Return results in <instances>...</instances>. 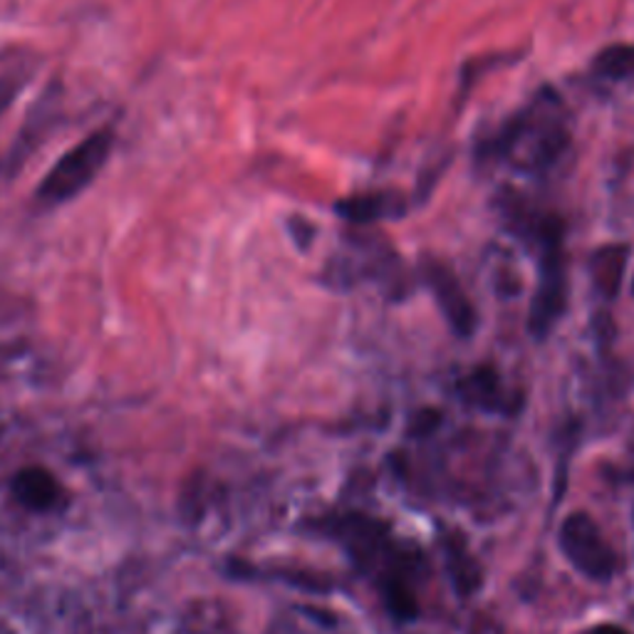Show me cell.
I'll return each mask as SVG.
<instances>
[{
	"instance_id": "8",
	"label": "cell",
	"mask_w": 634,
	"mask_h": 634,
	"mask_svg": "<svg viewBox=\"0 0 634 634\" xmlns=\"http://www.w3.org/2000/svg\"><path fill=\"white\" fill-rule=\"evenodd\" d=\"M630 251L627 245L612 243L602 245L590 258V277L598 293L608 300H614L620 295V287L624 281V267H627Z\"/></svg>"
},
{
	"instance_id": "1",
	"label": "cell",
	"mask_w": 634,
	"mask_h": 634,
	"mask_svg": "<svg viewBox=\"0 0 634 634\" xmlns=\"http://www.w3.org/2000/svg\"><path fill=\"white\" fill-rule=\"evenodd\" d=\"M540 241V281L528 313V332L545 340L565 313V261H562V221L543 218L535 228Z\"/></svg>"
},
{
	"instance_id": "11",
	"label": "cell",
	"mask_w": 634,
	"mask_h": 634,
	"mask_svg": "<svg viewBox=\"0 0 634 634\" xmlns=\"http://www.w3.org/2000/svg\"><path fill=\"white\" fill-rule=\"evenodd\" d=\"M380 592L386 612H390L396 622H414L419 617V602H416L412 588L406 584L402 575H386L380 582Z\"/></svg>"
},
{
	"instance_id": "12",
	"label": "cell",
	"mask_w": 634,
	"mask_h": 634,
	"mask_svg": "<svg viewBox=\"0 0 634 634\" xmlns=\"http://www.w3.org/2000/svg\"><path fill=\"white\" fill-rule=\"evenodd\" d=\"M592 69L604 79H622L634 77V45H610L600 50V55L592 59Z\"/></svg>"
},
{
	"instance_id": "2",
	"label": "cell",
	"mask_w": 634,
	"mask_h": 634,
	"mask_svg": "<svg viewBox=\"0 0 634 634\" xmlns=\"http://www.w3.org/2000/svg\"><path fill=\"white\" fill-rule=\"evenodd\" d=\"M112 144L114 134L109 129H99V132L89 134L85 142L69 149L40 182L37 201L43 206H57L85 192L95 182V176L102 172Z\"/></svg>"
},
{
	"instance_id": "6",
	"label": "cell",
	"mask_w": 634,
	"mask_h": 634,
	"mask_svg": "<svg viewBox=\"0 0 634 634\" xmlns=\"http://www.w3.org/2000/svg\"><path fill=\"white\" fill-rule=\"evenodd\" d=\"M10 491H13L15 501L25 505L28 511H50L59 503L63 485H59L55 476L43 469V466H25V469H20L13 476Z\"/></svg>"
},
{
	"instance_id": "17",
	"label": "cell",
	"mask_w": 634,
	"mask_h": 634,
	"mask_svg": "<svg viewBox=\"0 0 634 634\" xmlns=\"http://www.w3.org/2000/svg\"><path fill=\"white\" fill-rule=\"evenodd\" d=\"M632 291H634V285H632Z\"/></svg>"
},
{
	"instance_id": "4",
	"label": "cell",
	"mask_w": 634,
	"mask_h": 634,
	"mask_svg": "<svg viewBox=\"0 0 634 634\" xmlns=\"http://www.w3.org/2000/svg\"><path fill=\"white\" fill-rule=\"evenodd\" d=\"M424 281L429 285L434 300L439 303L451 330L459 337H471L476 330V310L451 267L436 261V258H424Z\"/></svg>"
},
{
	"instance_id": "5",
	"label": "cell",
	"mask_w": 634,
	"mask_h": 634,
	"mask_svg": "<svg viewBox=\"0 0 634 634\" xmlns=\"http://www.w3.org/2000/svg\"><path fill=\"white\" fill-rule=\"evenodd\" d=\"M332 538L340 540L345 545V550L352 555V560L357 565H362V568H370V565L386 550V545H390L384 525L367 518L362 513H350L345 515V518L335 521Z\"/></svg>"
},
{
	"instance_id": "10",
	"label": "cell",
	"mask_w": 634,
	"mask_h": 634,
	"mask_svg": "<svg viewBox=\"0 0 634 634\" xmlns=\"http://www.w3.org/2000/svg\"><path fill=\"white\" fill-rule=\"evenodd\" d=\"M461 396L473 406L489 412H505V402L501 396V382L493 367H479L459 384Z\"/></svg>"
},
{
	"instance_id": "7",
	"label": "cell",
	"mask_w": 634,
	"mask_h": 634,
	"mask_svg": "<svg viewBox=\"0 0 634 634\" xmlns=\"http://www.w3.org/2000/svg\"><path fill=\"white\" fill-rule=\"evenodd\" d=\"M335 211L337 216H342L347 223L370 226L376 221H384V218L402 216L406 208H404V198L400 194L374 192V194L342 198V201L335 204Z\"/></svg>"
},
{
	"instance_id": "9",
	"label": "cell",
	"mask_w": 634,
	"mask_h": 634,
	"mask_svg": "<svg viewBox=\"0 0 634 634\" xmlns=\"http://www.w3.org/2000/svg\"><path fill=\"white\" fill-rule=\"evenodd\" d=\"M446 572H449L453 590L459 592L461 598H471L483 582L479 560H476L469 548L459 540L446 543Z\"/></svg>"
},
{
	"instance_id": "15",
	"label": "cell",
	"mask_w": 634,
	"mask_h": 634,
	"mask_svg": "<svg viewBox=\"0 0 634 634\" xmlns=\"http://www.w3.org/2000/svg\"><path fill=\"white\" fill-rule=\"evenodd\" d=\"M15 89H18V83H10V79L6 77H0V112L10 105V99L15 97Z\"/></svg>"
},
{
	"instance_id": "16",
	"label": "cell",
	"mask_w": 634,
	"mask_h": 634,
	"mask_svg": "<svg viewBox=\"0 0 634 634\" xmlns=\"http://www.w3.org/2000/svg\"><path fill=\"white\" fill-rule=\"evenodd\" d=\"M592 634H630V632L617 627V624H600V627L592 630Z\"/></svg>"
},
{
	"instance_id": "14",
	"label": "cell",
	"mask_w": 634,
	"mask_h": 634,
	"mask_svg": "<svg viewBox=\"0 0 634 634\" xmlns=\"http://www.w3.org/2000/svg\"><path fill=\"white\" fill-rule=\"evenodd\" d=\"M291 233H293L297 245L307 248L315 236V228H313V223H307L305 218H291Z\"/></svg>"
},
{
	"instance_id": "13",
	"label": "cell",
	"mask_w": 634,
	"mask_h": 634,
	"mask_svg": "<svg viewBox=\"0 0 634 634\" xmlns=\"http://www.w3.org/2000/svg\"><path fill=\"white\" fill-rule=\"evenodd\" d=\"M439 426H441L439 409H419L409 422V436H414V439H424V436H431Z\"/></svg>"
},
{
	"instance_id": "3",
	"label": "cell",
	"mask_w": 634,
	"mask_h": 634,
	"mask_svg": "<svg viewBox=\"0 0 634 634\" xmlns=\"http://www.w3.org/2000/svg\"><path fill=\"white\" fill-rule=\"evenodd\" d=\"M560 548L575 570H580L590 580H610L617 570V555L610 543L602 538L598 523L588 513H572L560 525Z\"/></svg>"
}]
</instances>
